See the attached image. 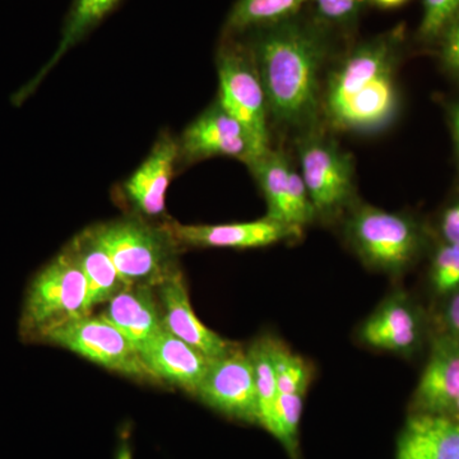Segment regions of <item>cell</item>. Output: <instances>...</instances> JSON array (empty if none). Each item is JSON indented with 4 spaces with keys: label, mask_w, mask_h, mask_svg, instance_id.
Returning a JSON list of instances; mask_svg holds the SVG:
<instances>
[{
    "label": "cell",
    "mask_w": 459,
    "mask_h": 459,
    "mask_svg": "<svg viewBox=\"0 0 459 459\" xmlns=\"http://www.w3.org/2000/svg\"><path fill=\"white\" fill-rule=\"evenodd\" d=\"M252 32L246 45L264 89L271 124L304 134L314 132L322 115L327 41L294 18Z\"/></svg>",
    "instance_id": "obj_1"
},
{
    "label": "cell",
    "mask_w": 459,
    "mask_h": 459,
    "mask_svg": "<svg viewBox=\"0 0 459 459\" xmlns=\"http://www.w3.org/2000/svg\"><path fill=\"white\" fill-rule=\"evenodd\" d=\"M400 36L385 35L359 45L338 63L323 89L322 115L346 133L382 131L400 107L395 69Z\"/></svg>",
    "instance_id": "obj_2"
},
{
    "label": "cell",
    "mask_w": 459,
    "mask_h": 459,
    "mask_svg": "<svg viewBox=\"0 0 459 459\" xmlns=\"http://www.w3.org/2000/svg\"><path fill=\"white\" fill-rule=\"evenodd\" d=\"M92 229L126 286L156 287L178 267L181 247L165 222L131 213Z\"/></svg>",
    "instance_id": "obj_3"
},
{
    "label": "cell",
    "mask_w": 459,
    "mask_h": 459,
    "mask_svg": "<svg viewBox=\"0 0 459 459\" xmlns=\"http://www.w3.org/2000/svg\"><path fill=\"white\" fill-rule=\"evenodd\" d=\"M219 100L243 124L259 155L271 148L270 111L255 60L246 42L225 39L216 54Z\"/></svg>",
    "instance_id": "obj_4"
},
{
    "label": "cell",
    "mask_w": 459,
    "mask_h": 459,
    "mask_svg": "<svg viewBox=\"0 0 459 459\" xmlns=\"http://www.w3.org/2000/svg\"><path fill=\"white\" fill-rule=\"evenodd\" d=\"M346 235L362 261L386 273L407 270L421 249V234L410 217L373 205L353 211Z\"/></svg>",
    "instance_id": "obj_5"
},
{
    "label": "cell",
    "mask_w": 459,
    "mask_h": 459,
    "mask_svg": "<svg viewBox=\"0 0 459 459\" xmlns=\"http://www.w3.org/2000/svg\"><path fill=\"white\" fill-rule=\"evenodd\" d=\"M89 314L86 279L65 247L33 279L23 307L22 328L40 337L56 325Z\"/></svg>",
    "instance_id": "obj_6"
},
{
    "label": "cell",
    "mask_w": 459,
    "mask_h": 459,
    "mask_svg": "<svg viewBox=\"0 0 459 459\" xmlns=\"http://www.w3.org/2000/svg\"><path fill=\"white\" fill-rule=\"evenodd\" d=\"M40 338L114 373L157 383L137 350L104 316H81L44 332Z\"/></svg>",
    "instance_id": "obj_7"
},
{
    "label": "cell",
    "mask_w": 459,
    "mask_h": 459,
    "mask_svg": "<svg viewBox=\"0 0 459 459\" xmlns=\"http://www.w3.org/2000/svg\"><path fill=\"white\" fill-rule=\"evenodd\" d=\"M299 161L316 216H333L351 201L353 162L333 141L307 133L299 143Z\"/></svg>",
    "instance_id": "obj_8"
},
{
    "label": "cell",
    "mask_w": 459,
    "mask_h": 459,
    "mask_svg": "<svg viewBox=\"0 0 459 459\" xmlns=\"http://www.w3.org/2000/svg\"><path fill=\"white\" fill-rule=\"evenodd\" d=\"M195 397L230 419L258 424L255 368L247 350L237 346L212 359Z\"/></svg>",
    "instance_id": "obj_9"
},
{
    "label": "cell",
    "mask_w": 459,
    "mask_h": 459,
    "mask_svg": "<svg viewBox=\"0 0 459 459\" xmlns=\"http://www.w3.org/2000/svg\"><path fill=\"white\" fill-rule=\"evenodd\" d=\"M179 143V170L212 157H231L247 165L259 155L243 124L219 100L184 129Z\"/></svg>",
    "instance_id": "obj_10"
},
{
    "label": "cell",
    "mask_w": 459,
    "mask_h": 459,
    "mask_svg": "<svg viewBox=\"0 0 459 459\" xmlns=\"http://www.w3.org/2000/svg\"><path fill=\"white\" fill-rule=\"evenodd\" d=\"M247 166L264 195L270 219L300 230L314 221L316 213L303 177L285 153L271 147Z\"/></svg>",
    "instance_id": "obj_11"
},
{
    "label": "cell",
    "mask_w": 459,
    "mask_h": 459,
    "mask_svg": "<svg viewBox=\"0 0 459 459\" xmlns=\"http://www.w3.org/2000/svg\"><path fill=\"white\" fill-rule=\"evenodd\" d=\"M178 170V137L168 131L161 132L143 162L120 186V195L133 214L147 220L165 217L166 195Z\"/></svg>",
    "instance_id": "obj_12"
},
{
    "label": "cell",
    "mask_w": 459,
    "mask_h": 459,
    "mask_svg": "<svg viewBox=\"0 0 459 459\" xmlns=\"http://www.w3.org/2000/svg\"><path fill=\"white\" fill-rule=\"evenodd\" d=\"M165 225L181 249L183 247L250 249V247L272 246L303 234V230L291 228L268 216L255 221L220 223V225H183L175 221L165 222Z\"/></svg>",
    "instance_id": "obj_13"
},
{
    "label": "cell",
    "mask_w": 459,
    "mask_h": 459,
    "mask_svg": "<svg viewBox=\"0 0 459 459\" xmlns=\"http://www.w3.org/2000/svg\"><path fill=\"white\" fill-rule=\"evenodd\" d=\"M161 310L162 327L210 359L231 351L238 344L230 342L204 325L190 304L186 277L179 265L155 287Z\"/></svg>",
    "instance_id": "obj_14"
},
{
    "label": "cell",
    "mask_w": 459,
    "mask_h": 459,
    "mask_svg": "<svg viewBox=\"0 0 459 459\" xmlns=\"http://www.w3.org/2000/svg\"><path fill=\"white\" fill-rule=\"evenodd\" d=\"M459 401V342L449 334L437 337L431 347L413 395L415 412L451 415Z\"/></svg>",
    "instance_id": "obj_15"
},
{
    "label": "cell",
    "mask_w": 459,
    "mask_h": 459,
    "mask_svg": "<svg viewBox=\"0 0 459 459\" xmlns=\"http://www.w3.org/2000/svg\"><path fill=\"white\" fill-rule=\"evenodd\" d=\"M157 383L166 382L195 395L212 359L162 329L141 353Z\"/></svg>",
    "instance_id": "obj_16"
},
{
    "label": "cell",
    "mask_w": 459,
    "mask_h": 459,
    "mask_svg": "<svg viewBox=\"0 0 459 459\" xmlns=\"http://www.w3.org/2000/svg\"><path fill=\"white\" fill-rule=\"evenodd\" d=\"M107 305L101 316L122 332L140 356L164 329L155 287H126Z\"/></svg>",
    "instance_id": "obj_17"
},
{
    "label": "cell",
    "mask_w": 459,
    "mask_h": 459,
    "mask_svg": "<svg viewBox=\"0 0 459 459\" xmlns=\"http://www.w3.org/2000/svg\"><path fill=\"white\" fill-rule=\"evenodd\" d=\"M395 459H459V420L413 412L398 437Z\"/></svg>",
    "instance_id": "obj_18"
},
{
    "label": "cell",
    "mask_w": 459,
    "mask_h": 459,
    "mask_svg": "<svg viewBox=\"0 0 459 459\" xmlns=\"http://www.w3.org/2000/svg\"><path fill=\"white\" fill-rule=\"evenodd\" d=\"M421 322L415 307L397 295L380 305L364 323L361 338L370 346L385 351L407 353L418 346Z\"/></svg>",
    "instance_id": "obj_19"
},
{
    "label": "cell",
    "mask_w": 459,
    "mask_h": 459,
    "mask_svg": "<svg viewBox=\"0 0 459 459\" xmlns=\"http://www.w3.org/2000/svg\"><path fill=\"white\" fill-rule=\"evenodd\" d=\"M83 272L87 283V307L108 304L115 295L128 287L124 283L108 250L96 237L92 226L74 238L66 246Z\"/></svg>",
    "instance_id": "obj_20"
},
{
    "label": "cell",
    "mask_w": 459,
    "mask_h": 459,
    "mask_svg": "<svg viewBox=\"0 0 459 459\" xmlns=\"http://www.w3.org/2000/svg\"><path fill=\"white\" fill-rule=\"evenodd\" d=\"M120 2L122 0H74L66 14L56 51L39 74L25 87L18 91L13 101L18 105L25 101L33 91L40 86L44 78L53 71L54 66L63 59V56L93 31Z\"/></svg>",
    "instance_id": "obj_21"
},
{
    "label": "cell",
    "mask_w": 459,
    "mask_h": 459,
    "mask_svg": "<svg viewBox=\"0 0 459 459\" xmlns=\"http://www.w3.org/2000/svg\"><path fill=\"white\" fill-rule=\"evenodd\" d=\"M312 0H238L226 21L230 36L282 22Z\"/></svg>",
    "instance_id": "obj_22"
},
{
    "label": "cell",
    "mask_w": 459,
    "mask_h": 459,
    "mask_svg": "<svg viewBox=\"0 0 459 459\" xmlns=\"http://www.w3.org/2000/svg\"><path fill=\"white\" fill-rule=\"evenodd\" d=\"M273 340L263 338L247 350L255 368L256 400H258V424L276 437L277 434V388L276 371H274Z\"/></svg>",
    "instance_id": "obj_23"
},
{
    "label": "cell",
    "mask_w": 459,
    "mask_h": 459,
    "mask_svg": "<svg viewBox=\"0 0 459 459\" xmlns=\"http://www.w3.org/2000/svg\"><path fill=\"white\" fill-rule=\"evenodd\" d=\"M279 394H307L310 370L307 362L276 341L272 343Z\"/></svg>",
    "instance_id": "obj_24"
},
{
    "label": "cell",
    "mask_w": 459,
    "mask_h": 459,
    "mask_svg": "<svg viewBox=\"0 0 459 459\" xmlns=\"http://www.w3.org/2000/svg\"><path fill=\"white\" fill-rule=\"evenodd\" d=\"M430 281L437 294L453 295L459 291V244L446 243L437 250Z\"/></svg>",
    "instance_id": "obj_25"
},
{
    "label": "cell",
    "mask_w": 459,
    "mask_h": 459,
    "mask_svg": "<svg viewBox=\"0 0 459 459\" xmlns=\"http://www.w3.org/2000/svg\"><path fill=\"white\" fill-rule=\"evenodd\" d=\"M304 395L303 394H279V401H277L276 439H279L291 455H294L298 446Z\"/></svg>",
    "instance_id": "obj_26"
},
{
    "label": "cell",
    "mask_w": 459,
    "mask_h": 459,
    "mask_svg": "<svg viewBox=\"0 0 459 459\" xmlns=\"http://www.w3.org/2000/svg\"><path fill=\"white\" fill-rule=\"evenodd\" d=\"M458 17L459 0H424L420 35L425 40H434Z\"/></svg>",
    "instance_id": "obj_27"
},
{
    "label": "cell",
    "mask_w": 459,
    "mask_h": 459,
    "mask_svg": "<svg viewBox=\"0 0 459 459\" xmlns=\"http://www.w3.org/2000/svg\"><path fill=\"white\" fill-rule=\"evenodd\" d=\"M316 13L328 23L343 25L358 16L362 0H312Z\"/></svg>",
    "instance_id": "obj_28"
},
{
    "label": "cell",
    "mask_w": 459,
    "mask_h": 459,
    "mask_svg": "<svg viewBox=\"0 0 459 459\" xmlns=\"http://www.w3.org/2000/svg\"><path fill=\"white\" fill-rule=\"evenodd\" d=\"M442 59L446 68L459 78V17L442 33Z\"/></svg>",
    "instance_id": "obj_29"
},
{
    "label": "cell",
    "mask_w": 459,
    "mask_h": 459,
    "mask_svg": "<svg viewBox=\"0 0 459 459\" xmlns=\"http://www.w3.org/2000/svg\"><path fill=\"white\" fill-rule=\"evenodd\" d=\"M440 229L446 243L459 244V202L446 208L443 213Z\"/></svg>",
    "instance_id": "obj_30"
},
{
    "label": "cell",
    "mask_w": 459,
    "mask_h": 459,
    "mask_svg": "<svg viewBox=\"0 0 459 459\" xmlns=\"http://www.w3.org/2000/svg\"><path fill=\"white\" fill-rule=\"evenodd\" d=\"M451 296V300L448 301L444 313V320H446L449 336L459 342V291Z\"/></svg>",
    "instance_id": "obj_31"
},
{
    "label": "cell",
    "mask_w": 459,
    "mask_h": 459,
    "mask_svg": "<svg viewBox=\"0 0 459 459\" xmlns=\"http://www.w3.org/2000/svg\"><path fill=\"white\" fill-rule=\"evenodd\" d=\"M449 117H451L453 137H455V144H457L459 150V102L452 105Z\"/></svg>",
    "instance_id": "obj_32"
},
{
    "label": "cell",
    "mask_w": 459,
    "mask_h": 459,
    "mask_svg": "<svg viewBox=\"0 0 459 459\" xmlns=\"http://www.w3.org/2000/svg\"><path fill=\"white\" fill-rule=\"evenodd\" d=\"M115 459H133L132 449L128 440L123 439L120 442Z\"/></svg>",
    "instance_id": "obj_33"
},
{
    "label": "cell",
    "mask_w": 459,
    "mask_h": 459,
    "mask_svg": "<svg viewBox=\"0 0 459 459\" xmlns=\"http://www.w3.org/2000/svg\"><path fill=\"white\" fill-rule=\"evenodd\" d=\"M373 4L382 8H397L403 5L407 0H370Z\"/></svg>",
    "instance_id": "obj_34"
},
{
    "label": "cell",
    "mask_w": 459,
    "mask_h": 459,
    "mask_svg": "<svg viewBox=\"0 0 459 459\" xmlns=\"http://www.w3.org/2000/svg\"><path fill=\"white\" fill-rule=\"evenodd\" d=\"M451 416H453V418L459 420V401L458 403L455 404V410H453Z\"/></svg>",
    "instance_id": "obj_35"
}]
</instances>
